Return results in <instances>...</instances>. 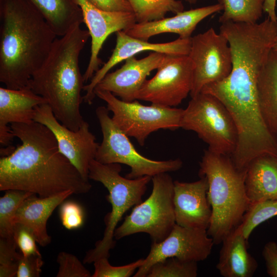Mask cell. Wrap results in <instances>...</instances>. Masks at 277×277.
<instances>
[{
	"instance_id": "2",
	"label": "cell",
	"mask_w": 277,
	"mask_h": 277,
	"mask_svg": "<svg viewBox=\"0 0 277 277\" xmlns=\"http://www.w3.org/2000/svg\"><path fill=\"white\" fill-rule=\"evenodd\" d=\"M57 37L28 0H0V82L11 89L28 87Z\"/></svg>"
},
{
	"instance_id": "8",
	"label": "cell",
	"mask_w": 277,
	"mask_h": 277,
	"mask_svg": "<svg viewBox=\"0 0 277 277\" xmlns=\"http://www.w3.org/2000/svg\"><path fill=\"white\" fill-rule=\"evenodd\" d=\"M107 107L99 106L95 110L103 134L95 160L104 164H122L131 170L125 177L135 179L144 176H153L180 169L183 162L180 159L155 161L148 159L135 149L128 136L114 123Z\"/></svg>"
},
{
	"instance_id": "21",
	"label": "cell",
	"mask_w": 277,
	"mask_h": 277,
	"mask_svg": "<svg viewBox=\"0 0 277 277\" xmlns=\"http://www.w3.org/2000/svg\"><path fill=\"white\" fill-rule=\"evenodd\" d=\"M247 240L240 225L222 241L216 266L224 277H252L258 267L256 260L247 250Z\"/></svg>"
},
{
	"instance_id": "7",
	"label": "cell",
	"mask_w": 277,
	"mask_h": 277,
	"mask_svg": "<svg viewBox=\"0 0 277 277\" xmlns=\"http://www.w3.org/2000/svg\"><path fill=\"white\" fill-rule=\"evenodd\" d=\"M181 128L195 132L215 153L230 156L234 151L238 131L230 113L216 97L200 92L184 109Z\"/></svg>"
},
{
	"instance_id": "24",
	"label": "cell",
	"mask_w": 277,
	"mask_h": 277,
	"mask_svg": "<svg viewBox=\"0 0 277 277\" xmlns=\"http://www.w3.org/2000/svg\"><path fill=\"white\" fill-rule=\"evenodd\" d=\"M39 11L57 37L83 23L77 0H28Z\"/></svg>"
},
{
	"instance_id": "15",
	"label": "cell",
	"mask_w": 277,
	"mask_h": 277,
	"mask_svg": "<svg viewBox=\"0 0 277 277\" xmlns=\"http://www.w3.org/2000/svg\"><path fill=\"white\" fill-rule=\"evenodd\" d=\"M116 45L111 56L94 73L89 83L84 86L83 90L86 93L83 96V101L89 105L93 103L96 96L94 89L97 84L113 67L120 62L137 53L147 51L167 55H187L189 54L191 47V37H179L170 42L152 43L131 36L123 30L116 32Z\"/></svg>"
},
{
	"instance_id": "9",
	"label": "cell",
	"mask_w": 277,
	"mask_h": 277,
	"mask_svg": "<svg viewBox=\"0 0 277 277\" xmlns=\"http://www.w3.org/2000/svg\"><path fill=\"white\" fill-rule=\"evenodd\" d=\"M94 94L107 103L115 125L128 137L135 138L141 146L154 131L181 128L183 109L152 104L144 105L136 100L125 102L106 91L95 90Z\"/></svg>"
},
{
	"instance_id": "3",
	"label": "cell",
	"mask_w": 277,
	"mask_h": 277,
	"mask_svg": "<svg viewBox=\"0 0 277 277\" xmlns=\"http://www.w3.org/2000/svg\"><path fill=\"white\" fill-rule=\"evenodd\" d=\"M73 26L57 37L45 62L30 79L28 87L44 97L56 118L69 129L77 130L84 122L80 111L83 101V75L79 56L90 34Z\"/></svg>"
},
{
	"instance_id": "33",
	"label": "cell",
	"mask_w": 277,
	"mask_h": 277,
	"mask_svg": "<svg viewBox=\"0 0 277 277\" xmlns=\"http://www.w3.org/2000/svg\"><path fill=\"white\" fill-rule=\"evenodd\" d=\"M60 217L63 226L68 230L80 228L84 222L82 207L73 201L63 202L60 208Z\"/></svg>"
},
{
	"instance_id": "35",
	"label": "cell",
	"mask_w": 277,
	"mask_h": 277,
	"mask_svg": "<svg viewBox=\"0 0 277 277\" xmlns=\"http://www.w3.org/2000/svg\"><path fill=\"white\" fill-rule=\"evenodd\" d=\"M43 264L42 255L24 256L21 253L16 276L39 277Z\"/></svg>"
},
{
	"instance_id": "17",
	"label": "cell",
	"mask_w": 277,
	"mask_h": 277,
	"mask_svg": "<svg viewBox=\"0 0 277 277\" xmlns=\"http://www.w3.org/2000/svg\"><path fill=\"white\" fill-rule=\"evenodd\" d=\"M205 176L191 182L174 181L173 203L176 224L186 227L208 229L212 209L207 198Z\"/></svg>"
},
{
	"instance_id": "37",
	"label": "cell",
	"mask_w": 277,
	"mask_h": 277,
	"mask_svg": "<svg viewBox=\"0 0 277 277\" xmlns=\"http://www.w3.org/2000/svg\"><path fill=\"white\" fill-rule=\"evenodd\" d=\"M101 10L110 11H130L132 8L127 0H87Z\"/></svg>"
},
{
	"instance_id": "12",
	"label": "cell",
	"mask_w": 277,
	"mask_h": 277,
	"mask_svg": "<svg viewBox=\"0 0 277 277\" xmlns=\"http://www.w3.org/2000/svg\"><path fill=\"white\" fill-rule=\"evenodd\" d=\"M214 244L207 229L175 224L164 240L159 243L152 242L149 254L133 276L146 277L154 264L168 258L197 262L204 261L210 254Z\"/></svg>"
},
{
	"instance_id": "1",
	"label": "cell",
	"mask_w": 277,
	"mask_h": 277,
	"mask_svg": "<svg viewBox=\"0 0 277 277\" xmlns=\"http://www.w3.org/2000/svg\"><path fill=\"white\" fill-rule=\"evenodd\" d=\"M10 126L22 144L0 159L1 191L21 190L42 197L67 190L74 194L89 191V180L60 152L48 127L36 122Z\"/></svg>"
},
{
	"instance_id": "39",
	"label": "cell",
	"mask_w": 277,
	"mask_h": 277,
	"mask_svg": "<svg viewBox=\"0 0 277 277\" xmlns=\"http://www.w3.org/2000/svg\"><path fill=\"white\" fill-rule=\"evenodd\" d=\"M272 51L277 55V33L272 45Z\"/></svg>"
},
{
	"instance_id": "10",
	"label": "cell",
	"mask_w": 277,
	"mask_h": 277,
	"mask_svg": "<svg viewBox=\"0 0 277 277\" xmlns=\"http://www.w3.org/2000/svg\"><path fill=\"white\" fill-rule=\"evenodd\" d=\"M188 56L193 66L191 97L199 94L205 86L223 81L231 71L228 41L213 28L191 37Z\"/></svg>"
},
{
	"instance_id": "28",
	"label": "cell",
	"mask_w": 277,
	"mask_h": 277,
	"mask_svg": "<svg viewBox=\"0 0 277 277\" xmlns=\"http://www.w3.org/2000/svg\"><path fill=\"white\" fill-rule=\"evenodd\" d=\"M277 215V200L250 203L240 224L248 240L253 230L260 224Z\"/></svg>"
},
{
	"instance_id": "11",
	"label": "cell",
	"mask_w": 277,
	"mask_h": 277,
	"mask_svg": "<svg viewBox=\"0 0 277 277\" xmlns=\"http://www.w3.org/2000/svg\"><path fill=\"white\" fill-rule=\"evenodd\" d=\"M192 83L193 66L188 55H166L155 75L143 85L136 100L173 107L190 94Z\"/></svg>"
},
{
	"instance_id": "14",
	"label": "cell",
	"mask_w": 277,
	"mask_h": 277,
	"mask_svg": "<svg viewBox=\"0 0 277 277\" xmlns=\"http://www.w3.org/2000/svg\"><path fill=\"white\" fill-rule=\"evenodd\" d=\"M81 9L83 23L91 37V55L83 75L84 83L91 80L102 63L98 55L107 38L112 33L125 31L136 23L133 12L101 10L87 0H77Z\"/></svg>"
},
{
	"instance_id": "30",
	"label": "cell",
	"mask_w": 277,
	"mask_h": 277,
	"mask_svg": "<svg viewBox=\"0 0 277 277\" xmlns=\"http://www.w3.org/2000/svg\"><path fill=\"white\" fill-rule=\"evenodd\" d=\"M14 240L0 238V277L16 276L21 253Z\"/></svg>"
},
{
	"instance_id": "5",
	"label": "cell",
	"mask_w": 277,
	"mask_h": 277,
	"mask_svg": "<svg viewBox=\"0 0 277 277\" xmlns=\"http://www.w3.org/2000/svg\"><path fill=\"white\" fill-rule=\"evenodd\" d=\"M120 164H102L95 159L89 168V179L101 183L108 190L107 201L111 205V212L106 214V225L103 238L96 242L95 247L87 251L83 259L84 264L110 256V251L115 245L114 233L124 213L132 206L142 202L147 185L152 177L144 176L130 179L120 175Z\"/></svg>"
},
{
	"instance_id": "16",
	"label": "cell",
	"mask_w": 277,
	"mask_h": 277,
	"mask_svg": "<svg viewBox=\"0 0 277 277\" xmlns=\"http://www.w3.org/2000/svg\"><path fill=\"white\" fill-rule=\"evenodd\" d=\"M166 55L152 52L143 58L132 56L114 72L108 73L97 84L95 90L106 91L125 102L136 100L137 95L151 71L162 65Z\"/></svg>"
},
{
	"instance_id": "34",
	"label": "cell",
	"mask_w": 277,
	"mask_h": 277,
	"mask_svg": "<svg viewBox=\"0 0 277 277\" xmlns=\"http://www.w3.org/2000/svg\"><path fill=\"white\" fill-rule=\"evenodd\" d=\"M13 238L23 255H41L37 247V241L33 232L25 226L20 223L15 224Z\"/></svg>"
},
{
	"instance_id": "6",
	"label": "cell",
	"mask_w": 277,
	"mask_h": 277,
	"mask_svg": "<svg viewBox=\"0 0 277 277\" xmlns=\"http://www.w3.org/2000/svg\"><path fill=\"white\" fill-rule=\"evenodd\" d=\"M152 190L144 201L135 205L123 223L115 230L114 238L144 232L152 242H160L170 233L176 224L173 196L174 181L164 172L152 177Z\"/></svg>"
},
{
	"instance_id": "19",
	"label": "cell",
	"mask_w": 277,
	"mask_h": 277,
	"mask_svg": "<svg viewBox=\"0 0 277 277\" xmlns=\"http://www.w3.org/2000/svg\"><path fill=\"white\" fill-rule=\"evenodd\" d=\"M223 11L219 3L183 11L175 16L147 22L136 23L124 31L133 37L147 41L153 36L164 33H175L182 38H189L202 21L208 16Z\"/></svg>"
},
{
	"instance_id": "31",
	"label": "cell",
	"mask_w": 277,
	"mask_h": 277,
	"mask_svg": "<svg viewBox=\"0 0 277 277\" xmlns=\"http://www.w3.org/2000/svg\"><path fill=\"white\" fill-rule=\"evenodd\" d=\"M144 259L121 266H112L108 258H102L94 263V272L92 277H129L144 263Z\"/></svg>"
},
{
	"instance_id": "13",
	"label": "cell",
	"mask_w": 277,
	"mask_h": 277,
	"mask_svg": "<svg viewBox=\"0 0 277 277\" xmlns=\"http://www.w3.org/2000/svg\"><path fill=\"white\" fill-rule=\"evenodd\" d=\"M34 121L46 126L52 132L60 152L85 179L89 180V165L95 159L99 144L90 131L89 124L84 121L77 130H72L56 118L47 104L35 108Z\"/></svg>"
},
{
	"instance_id": "18",
	"label": "cell",
	"mask_w": 277,
	"mask_h": 277,
	"mask_svg": "<svg viewBox=\"0 0 277 277\" xmlns=\"http://www.w3.org/2000/svg\"><path fill=\"white\" fill-rule=\"evenodd\" d=\"M47 104L46 100L30 88H0V143L9 145L14 138L12 123L30 124L34 121L35 108Z\"/></svg>"
},
{
	"instance_id": "20",
	"label": "cell",
	"mask_w": 277,
	"mask_h": 277,
	"mask_svg": "<svg viewBox=\"0 0 277 277\" xmlns=\"http://www.w3.org/2000/svg\"><path fill=\"white\" fill-rule=\"evenodd\" d=\"M74 194L71 190L45 197H37L35 194L26 198L18 208L14 223L28 228L33 233L37 243L45 247L51 242L47 229L48 219L54 209L68 197Z\"/></svg>"
},
{
	"instance_id": "26",
	"label": "cell",
	"mask_w": 277,
	"mask_h": 277,
	"mask_svg": "<svg viewBox=\"0 0 277 277\" xmlns=\"http://www.w3.org/2000/svg\"><path fill=\"white\" fill-rule=\"evenodd\" d=\"M137 23L160 19L168 12L175 14L184 10L181 1L177 0H127Z\"/></svg>"
},
{
	"instance_id": "4",
	"label": "cell",
	"mask_w": 277,
	"mask_h": 277,
	"mask_svg": "<svg viewBox=\"0 0 277 277\" xmlns=\"http://www.w3.org/2000/svg\"><path fill=\"white\" fill-rule=\"evenodd\" d=\"M245 172L235 166L230 156L209 149L204 151L199 175L206 177L208 183L212 216L207 231L214 244L222 243L241 224L250 204L245 187Z\"/></svg>"
},
{
	"instance_id": "36",
	"label": "cell",
	"mask_w": 277,
	"mask_h": 277,
	"mask_svg": "<svg viewBox=\"0 0 277 277\" xmlns=\"http://www.w3.org/2000/svg\"><path fill=\"white\" fill-rule=\"evenodd\" d=\"M267 274L271 277H277V243L274 241L267 243L262 251Z\"/></svg>"
},
{
	"instance_id": "29",
	"label": "cell",
	"mask_w": 277,
	"mask_h": 277,
	"mask_svg": "<svg viewBox=\"0 0 277 277\" xmlns=\"http://www.w3.org/2000/svg\"><path fill=\"white\" fill-rule=\"evenodd\" d=\"M175 257L168 258L154 264L146 277H196L197 264Z\"/></svg>"
},
{
	"instance_id": "22",
	"label": "cell",
	"mask_w": 277,
	"mask_h": 277,
	"mask_svg": "<svg viewBox=\"0 0 277 277\" xmlns=\"http://www.w3.org/2000/svg\"><path fill=\"white\" fill-rule=\"evenodd\" d=\"M245 187L250 203L277 200V156L265 154L254 158L246 169Z\"/></svg>"
},
{
	"instance_id": "32",
	"label": "cell",
	"mask_w": 277,
	"mask_h": 277,
	"mask_svg": "<svg viewBox=\"0 0 277 277\" xmlns=\"http://www.w3.org/2000/svg\"><path fill=\"white\" fill-rule=\"evenodd\" d=\"M58 270L57 277H90L87 270L74 255L62 251L58 253L57 259Z\"/></svg>"
},
{
	"instance_id": "25",
	"label": "cell",
	"mask_w": 277,
	"mask_h": 277,
	"mask_svg": "<svg viewBox=\"0 0 277 277\" xmlns=\"http://www.w3.org/2000/svg\"><path fill=\"white\" fill-rule=\"evenodd\" d=\"M223 7L222 23L233 22L255 23L261 17L265 0H217Z\"/></svg>"
},
{
	"instance_id": "38",
	"label": "cell",
	"mask_w": 277,
	"mask_h": 277,
	"mask_svg": "<svg viewBox=\"0 0 277 277\" xmlns=\"http://www.w3.org/2000/svg\"><path fill=\"white\" fill-rule=\"evenodd\" d=\"M276 3V0H265L263 11L268 14V17L271 21L277 22Z\"/></svg>"
},
{
	"instance_id": "40",
	"label": "cell",
	"mask_w": 277,
	"mask_h": 277,
	"mask_svg": "<svg viewBox=\"0 0 277 277\" xmlns=\"http://www.w3.org/2000/svg\"><path fill=\"white\" fill-rule=\"evenodd\" d=\"M185 1L190 4H195L197 1V0H185Z\"/></svg>"
},
{
	"instance_id": "23",
	"label": "cell",
	"mask_w": 277,
	"mask_h": 277,
	"mask_svg": "<svg viewBox=\"0 0 277 277\" xmlns=\"http://www.w3.org/2000/svg\"><path fill=\"white\" fill-rule=\"evenodd\" d=\"M257 94L265 124L277 138V55L272 50L260 71Z\"/></svg>"
},
{
	"instance_id": "27",
	"label": "cell",
	"mask_w": 277,
	"mask_h": 277,
	"mask_svg": "<svg viewBox=\"0 0 277 277\" xmlns=\"http://www.w3.org/2000/svg\"><path fill=\"white\" fill-rule=\"evenodd\" d=\"M5 191L0 198V238L14 240L16 213L23 201L34 193L16 189Z\"/></svg>"
}]
</instances>
